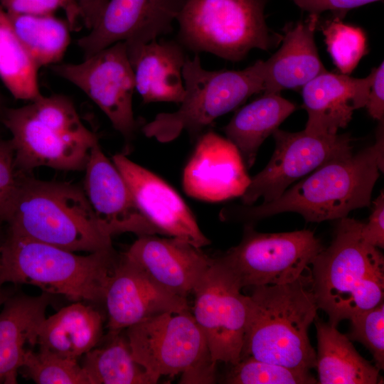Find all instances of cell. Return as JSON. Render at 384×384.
<instances>
[{
	"instance_id": "cell-1",
	"label": "cell",
	"mask_w": 384,
	"mask_h": 384,
	"mask_svg": "<svg viewBox=\"0 0 384 384\" xmlns=\"http://www.w3.org/2000/svg\"><path fill=\"white\" fill-rule=\"evenodd\" d=\"M383 164L382 120L373 145L327 161L272 201L258 206L227 207L220 211V218L247 225L277 213L295 212L306 222L339 220L353 210L370 206Z\"/></svg>"
},
{
	"instance_id": "cell-2",
	"label": "cell",
	"mask_w": 384,
	"mask_h": 384,
	"mask_svg": "<svg viewBox=\"0 0 384 384\" xmlns=\"http://www.w3.org/2000/svg\"><path fill=\"white\" fill-rule=\"evenodd\" d=\"M8 233L89 253L113 247L82 187L18 172L14 196L3 220Z\"/></svg>"
},
{
	"instance_id": "cell-3",
	"label": "cell",
	"mask_w": 384,
	"mask_h": 384,
	"mask_svg": "<svg viewBox=\"0 0 384 384\" xmlns=\"http://www.w3.org/2000/svg\"><path fill=\"white\" fill-rule=\"evenodd\" d=\"M240 359L252 357L290 368L316 367L308 329L319 309L310 272L282 284L252 287Z\"/></svg>"
},
{
	"instance_id": "cell-4",
	"label": "cell",
	"mask_w": 384,
	"mask_h": 384,
	"mask_svg": "<svg viewBox=\"0 0 384 384\" xmlns=\"http://www.w3.org/2000/svg\"><path fill=\"white\" fill-rule=\"evenodd\" d=\"M338 220L331 245L310 268L318 307L334 326L376 306L383 302L384 292V257L363 238V223L348 217Z\"/></svg>"
},
{
	"instance_id": "cell-5",
	"label": "cell",
	"mask_w": 384,
	"mask_h": 384,
	"mask_svg": "<svg viewBox=\"0 0 384 384\" xmlns=\"http://www.w3.org/2000/svg\"><path fill=\"white\" fill-rule=\"evenodd\" d=\"M120 255L112 247L78 255L8 233L0 246V287L8 282L30 284L73 302L102 303Z\"/></svg>"
},
{
	"instance_id": "cell-6",
	"label": "cell",
	"mask_w": 384,
	"mask_h": 384,
	"mask_svg": "<svg viewBox=\"0 0 384 384\" xmlns=\"http://www.w3.org/2000/svg\"><path fill=\"white\" fill-rule=\"evenodd\" d=\"M263 60L241 70H208L198 55L186 56L182 75L185 94L173 112H162L142 127L144 134L166 143L183 131L195 137L218 117L242 105L254 94L264 91Z\"/></svg>"
},
{
	"instance_id": "cell-7",
	"label": "cell",
	"mask_w": 384,
	"mask_h": 384,
	"mask_svg": "<svg viewBox=\"0 0 384 384\" xmlns=\"http://www.w3.org/2000/svg\"><path fill=\"white\" fill-rule=\"evenodd\" d=\"M135 361L156 383L181 374V383H213L215 366L192 313L165 312L126 329Z\"/></svg>"
},
{
	"instance_id": "cell-8",
	"label": "cell",
	"mask_w": 384,
	"mask_h": 384,
	"mask_svg": "<svg viewBox=\"0 0 384 384\" xmlns=\"http://www.w3.org/2000/svg\"><path fill=\"white\" fill-rule=\"evenodd\" d=\"M266 1L185 0L176 19L179 43L233 62L253 48L267 50L274 38L265 23Z\"/></svg>"
},
{
	"instance_id": "cell-9",
	"label": "cell",
	"mask_w": 384,
	"mask_h": 384,
	"mask_svg": "<svg viewBox=\"0 0 384 384\" xmlns=\"http://www.w3.org/2000/svg\"><path fill=\"white\" fill-rule=\"evenodd\" d=\"M309 230L259 233L245 225L240 242L216 257L235 275L242 288L292 282L310 272L324 249Z\"/></svg>"
},
{
	"instance_id": "cell-10",
	"label": "cell",
	"mask_w": 384,
	"mask_h": 384,
	"mask_svg": "<svg viewBox=\"0 0 384 384\" xmlns=\"http://www.w3.org/2000/svg\"><path fill=\"white\" fill-rule=\"evenodd\" d=\"M217 257L193 294V316L203 333L212 361L230 366L240 360L247 316L248 296Z\"/></svg>"
},
{
	"instance_id": "cell-11",
	"label": "cell",
	"mask_w": 384,
	"mask_h": 384,
	"mask_svg": "<svg viewBox=\"0 0 384 384\" xmlns=\"http://www.w3.org/2000/svg\"><path fill=\"white\" fill-rule=\"evenodd\" d=\"M52 70L95 102L125 141L134 138L138 127L132 109L136 89L124 42L104 48L79 63L55 64Z\"/></svg>"
},
{
	"instance_id": "cell-12",
	"label": "cell",
	"mask_w": 384,
	"mask_h": 384,
	"mask_svg": "<svg viewBox=\"0 0 384 384\" xmlns=\"http://www.w3.org/2000/svg\"><path fill=\"white\" fill-rule=\"evenodd\" d=\"M0 119L11 134L15 166L19 173L31 174L41 166L84 170L91 148L98 140L94 132L78 134L41 119L29 103L5 107Z\"/></svg>"
},
{
	"instance_id": "cell-13",
	"label": "cell",
	"mask_w": 384,
	"mask_h": 384,
	"mask_svg": "<svg viewBox=\"0 0 384 384\" xmlns=\"http://www.w3.org/2000/svg\"><path fill=\"white\" fill-rule=\"evenodd\" d=\"M272 135L274 153L265 169L250 178L241 196L245 206L253 205L260 198H263L262 203L272 201L301 177L353 151L349 134L316 135L304 129L289 132L277 129Z\"/></svg>"
},
{
	"instance_id": "cell-14",
	"label": "cell",
	"mask_w": 384,
	"mask_h": 384,
	"mask_svg": "<svg viewBox=\"0 0 384 384\" xmlns=\"http://www.w3.org/2000/svg\"><path fill=\"white\" fill-rule=\"evenodd\" d=\"M185 0H108L89 33L77 41L84 58L119 42L127 47L171 33Z\"/></svg>"
},
{
	"instance_id": "cell-15",
	"label": "cell",
	"mask_w": 384,
	"mask_h": 384,
	"mask_svg": "<svg viewBox=\"0 0 384 384\" xmlns=\"http://www.w3.org/2000/svg\"><path fill=\"white\" fill-rule=\"evenodd\" d=\"M112 161L137 207L159 234L183 240L200 248L210 244L188 206L171 186L123 153L115 154Z\"/></svg>"
},
{
	"instance_id": "cell-16",
	"label": "cell",
	"mask_w": 384,
	"mask_h": 384,
	"mask_svg": "<svg viewBox=\"0 0 384 384\" xmlns=\"http://www.w3.org/2000/svg\"><path fill=\"white\" fill-rule=\"evenodd\" d=\"M104 303L109 335L159 314L189 311L187 298L163 289L123 253L110 277Z\"/></svg>"
},
{
	"instance_id": "cell-17",
	"label": "cell",
	"mask_w": 384,
	"mask_h": 384,
	"mask_svg": "<svg viewBox=\"0 0 384 384\" xmlns=\"http://www.w3.org/2000/svg\"><path fill=\"white\" fill-rule=\"evenodd\" d=\"M82 188L101 228L111 238L159 234L137 207L122 175L97 140L85 167Z\"/></svg>"
},
{
	"instance_id": "cell-18",
	"label": "cell",
	"mask_w": 384,
	"mask_h": 384,
	"mask_svg": "<svg viewBox=\"0 0 384 384\" xmlns=\"http://www.w3.org/2000/svg\"><path fill=\"white\" fill-rule=\"evenodd\" d=\"M236 146L213 131L199 135L183 173V186L191 197L220 201L241 196L250 178Z\"/></svg>"
},
{
	"instance_id": "cell-19",
	"label": "cell",
	"mask_w": 384,
	"mask_h": 384,
	"mask_svg": "<svg viewBox=\"0 0 384 384\" xmlns=\"http://www.w3.org/2000/svg\"><path fill=\"white\" fill-rule=\"evenodd\" d=\"M123 254L163 289L183 298L193 292L213 262L183 240L154 235L138 236Z\"/></svg>"
},
{
	"instance_id": "cell-20",
	"label": "cell",
	"mask_w": 384,
	"mask_h": 384,
	"mask_svg": "<svg viewBox=\"0 0 384 384\" xmlns=\"http://www.w3.org/2000/svg\"><path fill=\"white\" fill-rule=\"evenodd\" d=\"M374 70L363 78L329 73L317 75L302 88L307 112L304 130L316 135H334L347 126L356 110L366 105Z\"/></svg>"
},
{
	"instance_id": "cell-21",
	"label": "cell",
	"mask_w": 384,
	"mask_h": 384,
	"mask_svg": "<svg viewBox=\"0 0 384 384\" xmlns=\"http://www.w3.org/2000/svg\"><path fill=\"white\" fill-rule=\"evenodd\" d=\"M127 51L135 89L144 103L182 101L185 94L182 70L186 55L179 42L155 39L127 46Z\"/></svg>"
},
{
	"instance_id": "cell-22",
	"label": "cell",
	"mask_w": 384,
	"mask_h": 384,
	"mask_svg": "<svg viewBox=\"0 0 384 384\" xmlns=\"http://www.w3.org/2000/svg\"><path fill=\"white\" fill-rule=\"evenodd\" d=\"M319 20V15L309 14L287 29L281 47L263 61L264 92L299 89L327 71L314 40Z\"/></svg>"
},
{
	"instance_id": "cell-23",
	"label": "cell",
	"mask_w": 384,
	"mask_h": 384,
	"mask_svg": "<svg viewBox=\"0 0 384 384\" xmlns=\"http://www.w3.org/2000/svg\"><path fill=\"white\" fill-rule=\"evenodd\" d=\"M50 294L7 297L0 312V383H17L26 352L37 345Z\"/></svg>"
},
{
	"instance_id": "cell-24",
	"label": "cell",
	"mask_w": 384,
	"mask_h": 384,
	"mask_svg": "<svg viewBox=\"0 0 384 384\" xmlns=\"http://www.w3.org/2000/svg\"><path fill=\"white\" fill-rule=\"evenodd\" d=\"M102 333V314L82 302H75L45 319L37 345L40 350L78 360L97 346Z\"/></svg>"
},
{
	"instance_id": "cell-25",
	"label": "cell",
	"mask_w": 384,
	"mask_h": 384,
	"mask_svg": "<svg viewBox=\"0 0 384 384\" xmlns=\"http://www.w3.org/2000/svg\"><path fill=\"white\" fill-rule=\"evenodd\" d=\"M296 109L279 94L266 93L240 108L223 127L226 138L238 149L247 169L255 163L264 140Z\"/></svg>"
},
{
	"instance_id": "cell-26",
	"label": "cell",
	"mask_w": 384,
	"mask_h": 384,
	"mask_svg": "<svg viewBox=\"0 0 384 384\" xmlns=\"http://www.w3.org/2000/svg\"><path fill=\"white\" fill-rule=\"evenodd\" d=\"M316 367L321 384H375L379 369L364 359L336 326L317 320Z\"/></svg>"
},
{
	"instance_id": "cell-27",
	"label": "cell",
	"mask_w": 384,
	"mask_h": 384,
	"mask_svg": "<svg viewBox=\"0 0 384 384\" xmlns=\"http://www.w3.org/2000/svg\"><path fill=\"white\" fill-rule=\"evenodd\" d=\"M108 342L82 356L81 366L89 384H154L134 358L127 336L108 334Z\"/></svg>"
},
{
	"instance_id": "cell-28",
	"label": "cell",
	"mask_w": 384,
	"mask_h": 384,
	"mask_svg": "<svg viewBox=\"0 0 384 384\" xmlns=\"http://www.w3.org/2000/svg\"><path fill=\"white\" fill-rule=\"evenodd\" d=\"M7 14L16 35L38 68L61 60L70 42L71 29L66 20L53 14Z\"/></svg>"
},
{
	"instance_id": "cell-29",
	"label": "cell",
	"mask_w": 384,
	"mask_h": 384,
	"mask_svg": "<svg viewBox=\"0 0 384 384\" xmlns=\"http://www.w3.org/2000/svg\"><path fill=\"white\" fill-rule=\"evenodd\" d=\"M38 69L0 6V80L15 99L32 102L42 95Z\"/></svg>"
},
{
	"instance_id": "cell-30",
	"label": "cell",
	"mask_w": 384,
	"mask_h": 384,
	"mask_svg": "<svg viewBox=\"0 0 384 384\" xmlns=\"http://www.w3.org/2000/svg\"><path fill=\"white\" fill-rule=\"evenodd\" d=\"M24 375L37 384H89L77 359L40 350H28L23 365Z\"/></svg>"
},
{
	"instance_id": "cell-31",
	"label": "cell",
	"mask_w": 384,
	"mask_h": 384,
	"mask_svg": "<svg viewBox=\"0 0 384 384\" xmlns=\"http://www.w3.org/2000/svg\"><path fill=\"white\" fill-rule=\"evenodd\" d=\"M327 50L342 74L352 73L366 53V37L359 27L346 24L335 17L321 25Z\"/></svg>"
},
{
	"instance_id": "cell-32",
	"label": "cell",
	"mask_w": 384,
	"mask_h": 384,
	"mask_svg": "<svg viewBox=\"0 0 384 384\" xmlns=\"http://www.w3.org/2000/svg\"><path fill=\"white\" fill-rule=\"evenodd\" d=\"M223 383L228 384H312L318 382L309 370L290 368L247 357L231 366Z\"/></svg>"
},
{
	"instance_id": "cell-33",
	"label": "cell",
	"mask_w": 384,
	"mask_h": 384,
	"mask_svg": "<svg viewBox=\"0 0 384 384\" xmlns=\"http://www.w3.org/2000/svg\"><path fill=\"white\" fill-rule=\"evenodd\" d=\"M349 320L351 326L347 337L363 343L372 353L375 366L384 369V304L357 313Z\"/></svg>"
},
{
	"instance_id": "cell-34",
	"label": "cell",
	"mask_w": 384,
	"mask_h": 384,
	"mask_svg": "<svg viewBox=\"0 0 384 384\" xmlns=\"http://www.w3.org/2000/svg\"><path fill=\"white\" fill-rule=\"evenodd\" d=\"M0 6L7 13L23 15L53 14L63 9L71 31L78 28L81 19L75 0H0Z\"/></svg>"
},
{
	"instance_id": "cell-35",
	"label": "cell",
	"mask_w": 384,
	"mask_h": 384,
	"mask_svg": "<svg viewBox=\"0 0 384 384\" xmlns=\"http://www.w3.org/2000/svg\"><path fill=\"white\" fill-rule=\"evenodd\" d=\"M18 171L10 139L0 138V221L3 220L14 196Z\"/></svg>"
},
{
	"instance_id": "cell-36",
	"label": "cell",
	"mask_w": 384,
	"mask_h": 384,
	"mask_svg": "<svg viewBox=\"0 0 384 384\" xmlns=\"http://www.w3.org/2000/svg\"><path fill=\"white\" fill-rule=\"evenodd\" d=\"M380 0H293L300 9L310 14L319 15L321 12L331 11L335 17L341 18L352 9Z\"/></svg>"
},
{
	"instance_id": "cell-37",
	"label": "cell",
	"mask_w": 384,
	"mask_h": 384,
	"mask_svg": "<svg viewBox=\"0 0 384 384\" xmlns=\"http://www.w3.org/2000/svg\"><path fill=\"white\" fill-rule=\"evenodd\" d=\"M362 235L374 247H384V193L382 191L373 202L369 220L363 224Z\"/></svg>"
},
{
	"instance_id": "cell-38",
	"label": "cell",
	"mask_w": 384,
	"mask_h": 384,
	"mask_svg": "<svg viewBox=\"0 0 384 384\" xmlns=\"http://www.w3.org/2000/svg\"><path fill=\"white\" fill-rule=\"evenodd\" d=\"M374 78L370 88L366 107L369 114L379 121L384 117V63L373 68Z\"/></svg>"
},
{
	"instance_id": "cell-39",
	"label": "cell",
	"mask_w": 384,
	"mask_h": 384,
	"mask_svg": "<svg viewBox=\"0 0 384 384\" xmlns=\"http://www.w3.org/2000/svg\"><path fill=\"white\" fill-rule=\"evenodd\" d=\"M81 20L90 30L97 21L108 0H75Z\"/></svg>"
},
{
	"instance_id": "cell-40",
	"label": "cell",
	"mask_w": 384,
	"mask_h": 384,
	"mask_svg": "<svg viewBox=\"0 0 384 384\" xmlns=\"http://www.w3.org/2000/svg\"><path fill=\"white\" fill-rule=\"evenodd\" d=\"M7 297H8L4 294V291L2 290L1 287H0V306L4 304Z\"/></svg>"
},
{
	"instance_id": "cell-41",
	"label": "cell",
	"mask_w": 384,
	"mask_h": 384,
	"mask_svg": "<svg viewBox=\"0 0 384 384\" xmlns=\"http://www.w3.org/2000/svg\"><path fill=\"white\" fill-rule=\"evenodd\" d=\"M6 107L4 106V98L1 95V93L0 92V114L1 113V112L3 111V110Z\"/></svg>"
}]
</instances>
